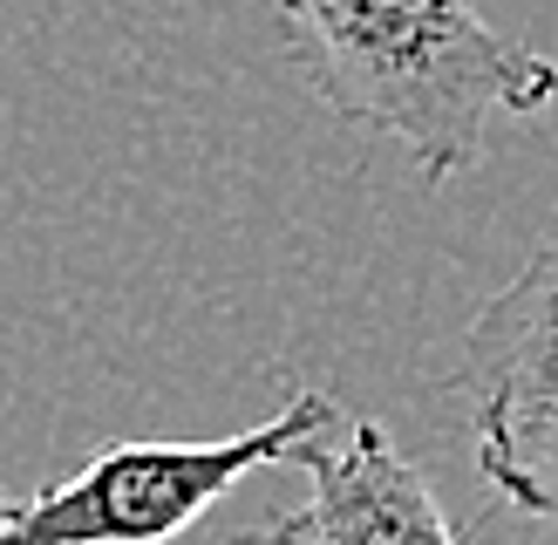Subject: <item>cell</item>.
<instances>
[{"label": "cell", "instance_id": "cell-1", "mask_svg": "<svg viewBox=\"0 0 558 545\" xmlns=\"http://www.w3.org/2000/svg\"><path fill=\"white\" fill-rule=\"evenodd\" d=\"M279 27L306 89L402 144L429 184L470 171L497 117L558 102V62L505 41L470 0H279Z\"/></svg>", "mask_w": 558, "mask_h": 545}, {"label": "cell", "instance_id": "cell-2", "mask_svg": "<svg viewBox=\"0 0 558 545\" xmlns=\"http://www.w3.org/2000/svg\"><path fill=\"white\" fill-rule=\"evenodd\" d=\"M327 423H341V402L300 389L279 416L211 436V444H109L75 477H54L14 498L0 518V545H171L226 498L239 477L266 463H300Z\"/></svg>", "mask_w": 558, "mask_h": 545}, {"label": "cell", "instance_id": "cell-3", "mask_svg": "<svg viewBox=\"0 0 558 545\" xmlns=\"http://www.w3.org/2000/svg\"><path fill=\"white\" fill-rule=\"evenodd\" d=\"M457 382L470 396L484 484L558 532V239L477 307Z\"/></svg>", "mask_w": 558, "mask_h": 545}, {"label": "cell", "instance_id": "cell-4", "mask_svg": "<svg viewBox=\"0 0 558 545\" xmlns=\"http://www.w3.org/2000/svg\"><path fill=\"white\" fill-rule=\"evenodd\" d=\"M306 498L266 518L253 545H457L423 463L368 416L327 423L300 450Z\"/></svg>", "mask_w": 558, "mask_h": 545}, {"label": "cell", "instance_id": "cell-5", "mask_svg": "<svg viewBox=\"0 0 558 545\" xmlns=\"http://www.w3.org/2000/svg\"><path fill=\"white\" fill-rule=\"evenodd\" d=\"M8 511H14V491H8V484H0V518H8Z\"/></svg>", "mask_w": 558, "mask_h": 545}]
</instances>
